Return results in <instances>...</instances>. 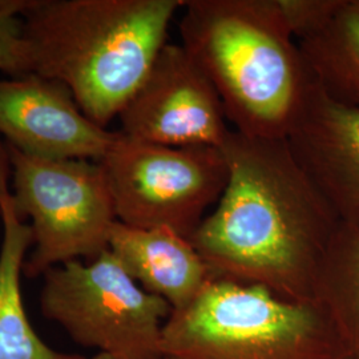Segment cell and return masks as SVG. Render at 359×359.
I'll use <instances>...</instances> for the list:
<instances>
[{
    "label": "cell",
    "instance_id": "cell-11",
    "mask_svg": "<svg viewBox=\"0 0 359 359\" xmlns=\"http://www.w3.org/2000/svg\"><path fill=\"white\" fill-rule=\"evenodd\" d=\"M109 252L129 276L173 310L189 306L213 278L189 238L167 228L139 229L116 221Z\"/></svg>",
    "mask_w": 359,
    "mask_h": 359
},
{
    "label": "cell",
    "instance_id": "cell-2",
    "mask_svg": "<svg viewBox=\"0 0 359 359\" xmlns=\"http://www.w3.org/2000/svg\"><path fill=\"white\" fill-rule=\"evenodd\" d=\"M185 0H31L23 36L31 74L65 84L107 128L148 76Z\"/></svg>",
    "mask_w": 359,
    "mask_h": 359
},
{
    "label": "cell",
    "instance_id": "cell-15",
    "mask_svg": "<svg viewBox=\"0 0 359 359\" xmlns=\"http://www.w3.org/2000/svg\"><path fill=\"white\" fill-rule=\"evenodd\" d=\"M31 0H0V71L8 76L31 74L23 36V13Z\"/></svg>",
    "mask_w": 359,
    "mask_h": 359
},
{
    "label": "cell",
    "instance_id": "cell-4",
    "mask_svg": "<svg viewBox=\"0 0 359 359\" xmlns=\"http://www.w3.org/2000/svg\"><path fill=\"white\" fill-rule=\"evenodd\" d=\"M164 359H347L318 301L285 299L264 286L213 277L163 329Z\"/></svg>",
    "mask_w": 359,
    "mask_h": 359
},
{
    "label": "cell",
    "instance_id": "cell-12",
    "mask_svg": "<svg viewBox=\"0 0 359 359\" xmlns=\"http://www.w3.org/2000/svg\"><path fill=\"white\" fill-rule=\"evenodd\" d=\"M0 359H87L47 345L27 316L22 276L34 236L18 213L11 191L0 192Z\"/></svg>",
    "mask_w": 359,
    "mask_h": 359
},
{
    "label": "cell",
    "instance_id": "cell-16",
    "mask_svg": "<svg viewBox=\"0 0 359 359\" xmlns=\"http://www.w3.org/2000/svg\"><path fill=\"white\" fill-rule=\"evenodd\" d=\"M337 4L338 0H280L285 18L297 40L322 25Z\"/></svg>",
    "mask_w": 359,
    "mask_h": 359
},
{
    "label": "cell",
    "instance_id": "cell-7",
    "mask_svg": "<svg viewBox=\"0 0 359 359\" xmlns=\"http://www.w3.org/2000/svg\"><path fill=\"white\" fill-rule=\"evenodd\" d=\"M117 221L139 229L167 228L189 238L217 204L228 182L221 148L168 147L123 135L97 161Z\"/></svg>",
    "mask_w": 359,
    "mask_h": 359
},
{
    "label": "cell",
    "instance_id": "cell-17",
    "mask_svg": "<svg viewBox=\"0 0 359 359\" xmlns=\"http://www.w3.org/2000/svg\"><path fill=\"white\" fill-rule=\"evenodd\" d=\"M11 181V161L7 144L0 137V192L10 191Z\"/></svg>",
    "mask_w": 359,
    "mask_h": 359
},
{
    "label": "cell",
    "instance_id": "cell-18",
    "mask_svg": "<svg viewBox=\"0 0 359 359\" xmlns=\"http://www.w3.org/2000/svg\"><path fill=\"white\" fill-rule=\"evenodd\" d=\"M90 359H114L111 358V357H108V355H104V354H96L95 357H92Z\"/></svg>",
    "mask_w": 359,
    "mask_h": 359
},
{
    "label": "cell",
    "instance_id": "cell-5",
    "mask_svg": "<svg viewBox=\"0 0 359 359\" xmlns=\"http://www.w3.org/2000/svg\"><path fill=\"white\" fill-rule=\"evenodd\" d=\"M13 203L29 218L34 249L27 258V278L69 261H90L108 250L115 225V204L97 161L48 158L25 154L7 144Z\"/></svg>",
    "mask_w": 359,
    "mask_h": 359
},
{
    "label": "cell",
    "instance_id": "cell-9",
    "mask_svg": "<svg viewBox=\"0 0 359 359\" xmlns=\"http://www.w3.org/2000/svg\"><path fill=\"white\" fill-rule=\"evenodd\" d=\"M116 135L84 115L60 81L36 74L0 79V137L25 154L100 161Z\"/></svg>",
    "mask_w": 359,
    "mask_h": 359
},
{
    "label": "cell",
    "instance_id": "cell-1",
    "mask_svg": "<svg viewBox=\"0 0 359 359\" xmlns=\"http://www.w3.org/2000/svg\"><path fill=\"white\" fill-rule=\"evenodd\" d=\"M222 152L228 182L189 237L213 277L316 301L318 273L339 219L295 161L286 139L231 129Z\"/></svg>",
    "mask_w": 359,
    "mask_h": 359
},
{
    "label": "cell",
    "instance_id": "cell-3",
    "mask_svg": "<svg viewBox=\"0 0 359 359\" xmlns=\"http://www.w3.org/2000/svg\"><path fill=\"white\" fill-rule=\"evenodd\" d=\"M181 46L217 90L234 130L286 139L313 76L280 0H185Z\"/></svg>",
    "mask_w": 359,
    "mask_h": 359
},
{
    "label": "cell",
    "instance_id": "cell-10",
    "mask_svg": "<svg viewBox=\"0 0 359 359\" xmlns=\"http://www.w3.org/2000/svg\"><path fill=\"white\" fill-rule=\"evenodd\" d=\"M286 142L339 222L359 225V107L335 102L316 80Z\"/></svg>",
    "mask_w": 359,
    "mask_h": 359
},
{
    "label": "cell",
    "instance_id": "cell-19",
    "mask_svg": "<svg viewBox=\"0 0 359 359\" xmlns=\"http://www.w3.org/2000/svg\"><path fill=\"white\" fill-rule=\"evenodd\" d=\"M0 231H1V224H0Z\"/></svg>",
    "mask_w": 359,
    "mask_h": 359
},
{
    "label": "cell",
    "instance_id": "cell-13",
    "mask_svg": "<svg viewBox=\"0 0 359 359\" xmlns=\"http://www.w3.org/2000/svg\"><path fill=\"white\" fill-rule=\"evenodd\" d=\"M298 46L325 93L359 107V0H338L329 18Z\"/></svg>",
    "mask_w": 359,
    "mask_h": 359
},
{
    "label": "cell",
    "instance_id": "cell-8",
    "mask_svg": "<svg viewBox=\"0 0 359 359\" xmlns=\"http://www.w3.org/2000/svg\"><path fill=\"white\" fill-rule=\"evenodd\" d=\"M118 120L130 139L168 147L222 148L231 130L210 80L181 44L169 43Z\"/></svg>",
    "mask_w": 359,
    "mask_h": 359
},
{
    "label": "cell",
    "instance_id": "cell-6",
    "mask_svg": "<svg viewBox=\"0 0 359 359\" xmlns=\"http://www.w3.org/2000/svg\"><path fill=\"white\" fill-rule=\"evenodd\" d=\"M40 311L80 346L114 359H164L163 329L172 308L145 292L109 249L43 276Z\"/></svg>",
    "mask_w": 359,
    "mask_h": 359
},
{
    "label": "cell",
    "instance_id": "cell-14",
    "mask_svg": "<svg viewBox=\"0 0 359 359\" xmlns=\"http://www.w3.org/2000/svg\"><path fill=\"white\" fill-rule=\"evenodd\" d=\"M318 301L341 335L347 359H359V225L339 224L316 285Z\"/></svg>",
    "mask_w": 359,
    "mask_h": 359
}]
</instances>
